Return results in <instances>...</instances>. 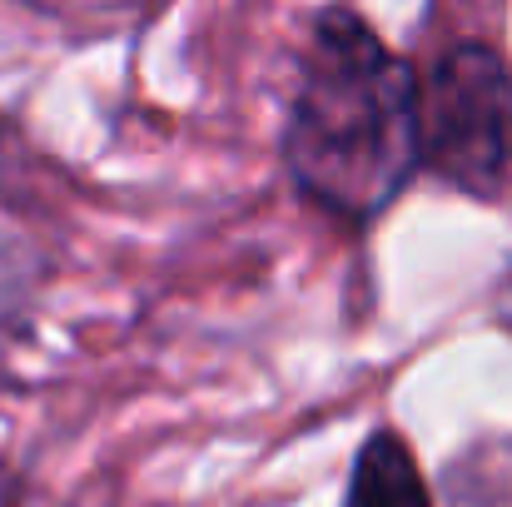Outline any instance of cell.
I'll return each instance as SVG.
<instances>
[{"mask_svg":"<svg viewBox=\"0 0 512 507\" xmlns=\"http://www.w3.org/2000/svg\"><path fill=\"white\" fill-rule=\"evenodd\" d=\"M418 165V75L358 15L324 10L289 120L299 189L334 214L368 219L398 199Z\"/></svg>","mask_w":512,"mask_h":507,"instance_id":"cell-1","label":"cell"},{"mask_svg":"<svg viewBox=\"0 0 512 507\" xmlns=\"http://www.w3.org/2000/svg\"><path fill=\"white\" fill-rule=\"evenodd\" d=\"M423 160L468 194H498L512 169V70L488 45H458L418 85Z\"/></svg>","mask_w":512,"mask_h":507,"instance_id":"cell-2","label":"cell"},{"mask_svg":"<svg viewBox=\"0 0 512 507\" xmlns=\"http://www.w3.org/2000/svg\"><path fill=\"white\" fill-rule=\"evenodd\" d=\"M343 507H433L428 483H423V473H418V463H413V453L398 433L378 428L358 448Z\"/></svg>","mask_w":512,"mask_h":507,"instance_id":"cell-3","label":"cell"},{"mask_svg":"<svg viewBox=\"0 0 512 507\" xmlns=\"http://www.w3.org/2000/svg\"><path fill=\"white\" fill-rule=\"evenodd\" d=\"M0 507H20V493L10 488V478H0Z\"/></svg>","mask_w":512,"mask_h":507,"instance_id":"cell-4","label":"cell"},{"mask_svg":"<svg viewBox=\"0 0 512 507\" xmlns=\"http://www.w3.org/2000/svg\"><path fill=\"white\" fill-rule=\"evenodd\" d=\"M503 324H508V329H512V279H508V284H503Z\"/></svg>","mask_w":512,"mask_h":507,"instance_id":"cell-5","label":"cell"}]
</instances>
